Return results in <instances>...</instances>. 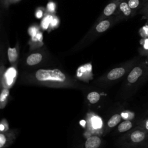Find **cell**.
Here are the masks:
<instances>
[{"label":"cell","instance_id":"obj_7","mask_svg":"<svg viewBox=\"0 0 148 148\" xmlns=\"http://www.w3.org/2000/svg\"><path fill=\"white\" fill-rule=\"evenodd\" d=\"M42 60V55L40 53H33L27 58V63L29 65H34L39 63Z\"/></svg>","mask_w":148,"mask_h":148},{"label":"cell","instance_id":"obj_6","mask_svg":"<svg viewBox=\"0 0 148 148\" xmlns=\"http://www.w3.org/2000/svg\"><path fill=\"white\" fill-rule=\"evenodd\" d=\"M120 2L114 0L113 2L109 3L104 8L103 14L105 16H111L112 14H113L114 13V12L116 11V10L117 9V6H119Z\"/></svg>","mask_w":148,"mask_h":148},{"label":"cell","instance_id":"obj_17","mask_svg":"<svg viewBox=\"0 0 148 148\" xmlns=\"http://www.w3.org/2000/svg\"><path fill=\"white\" fill-rule=\"evenodd\" d=\"M16 75V71L13 68H11L9 69L6 73V78L9 84H11L13 77L15 76Z\"/></svg>","mask_w":148,"mask_h":148},{"label":"cell","instance_id":"obj_33","mask_svg":"<svg viewBox=\"0 0 148 148\" xmlns=\"http://www.w3.org/2000/svg\"><path fill=\"white\" fill-rule=\"evenodd\" d=\"M115 1H119V2H121V1H124L125 0H115Z\"/></svg>","mask_w":148,"mask_h":148},{"label":"cell","instance_id":"obj_12","mask_svg":"<svg viewBox=\"0 0 148 148\" xmlns=\"http://www.w3.org/2000/svg\"><path fill=\"white\" fill-rule=\"evenodd\" d=\"M121 118L122 117L121 116V114H114L109 120L108 122V125L109 127H114L120 123Z\"/></svg>","mask_w":148,"mask_h":148},{"label":"cell","instance_id":"obj_3","mask_svg":"<svg viewBox=\"0 0 148 148\" xmlns=\"http://www.w3.org/2000/svg\"><path fill=\"white\" fill-rule=\"evenodd\" d=\"M127 72L125 67H117L111 70L108 74L107 77L109 80H116L123 77Z\"/></svg>","mask_w":148,"mask_h":148},{"label":"cell","instance_id":"obj_26","mask_svg":"<svg viewBox=\"0 0 148 148\" xmlns=\"http://www.w3.org/2000/svg\"><path fill=\"white\" fill-rule=\"evenodd\" d=\"M6 143V138L2 134H0V147H2Z\"/></svg>","mask_w":148,"mask_h":148},{"label":"cell","instance_id":"obj_25","mask_svg":"<svg viewBox=\"0 0 148 148\" xmlns=\"http://www.w3.org/2000/svg\"><path fill=\"white\" fill-rule=\"evenodd\" d=\"M58 18L57 17H54L53 20H52V21H51V22L50 23V27L51 28H54V27H56L58 25Z\"/></svg>","mask_w":148,"mask_h":148},{"label":"cell","instance_id":"obj_8","mask_svg":"<svg viewBox=\"0 0 148 148\" xmlns=\"http://www.w3.org/2000/svg\"><path fill=\"white\" fill-rule=\"evenodd\" d=\"M127 3L130 8L135 13L137 10L141 9L143 6L142 0H128Z\"/></svg>","mask_w":148,"mask_h":148},{"label":"cell","instance_id":"obj_15","mask_svg":"<svg viewBox=\"0 0 148 148\" xmlns=\"http://www.w3.org/2000/svg\"><path fill=\"white\" fill-rule=\"evenodd\" d=\"M100 98V95L95 91L90 92L87 95V99L91 103H97Z\"/></svg>","mask_w":148,"mask_h":148},{"label":"cell","instance_id":"obj_10","mask_svg":"<svg viewBox=\"0 0 148 148\" xmlns=\"http://www.w3.org/2000/svg\"><path fill=\"white\" fill-rule=\"evenodd\" d=\"M140 44L141 46L139 49V53L141 56L146 57L148 54V38H142Z\"/></svg>","mask_w":148,"mask_h":148},{"label":"cell","instance_id":"obj_1","mask_svg":"<svg viewBox=\"0 0 148 148\" xmlns=\"http://www.w3.org/2000/svg\"><path fill=\"white\" fill-rule=\"evenodd\" d=\"M148 80V64L145 60L139 61L130 70L127 77L128 85L136 91Z\"/></svg>","mask_w":148,"mask_h":148},{"label":"cell","instance_id":"obj_4","mask_svg":"<svg viewBox=\"0 0 148 148\" xmlns=\"http://www.w3.org/2000/svg\"><path fill=\"white\" fill-rule=\"evenodd\" d=\"M119 9L123 13V16L126 17L132 16L134 14V11L130 8L127 1H121L119 3Z\"/></svg>","mask_w":148,"mask_h":148},{"label":"cell","instance_id":"obj_31","mask_svg":"<svg viewBox=\"0 0 148 148\" xmlns=\"http://www.w3.org/2000/svg\"><path fill=\"white\" fill-rule=\"evenodd\" d=\"M142 1H143V5H144L147 2H148V0H142Z\"/></svg>","mask_w":148,"mask_h":148},{"label":"cell","instance_id":"obj_16","mask_svg":"<svg viewBox=\"0 0 148 148\" xmlns=\"http://www.w3.org/2000/svg\"><path fill=\"white\" fill-rule=\"evenodd\" d=\"M121 116L125 120H132L135 117V113L130 110H125L121 112Z\"/></svg>","mask_w":148,"mask_h":148},{"label":"cell","instance_id":"obj_18","mask_svg":"<svg viewBox=\"0 0 148 148\" xmlns=\"http://www.w3.org/2000/svg\"><path fill=\"white\" fill-rule=\"evenodd\" d=\"M138 126L143 128L148 133V117L143 118L139 120L137 123Z\"/></svg>","mask_w":148,"mask_h":148},{"label":"cell","instance_id":"obj_9","mask_svg":"<svg viewBox=\"0 0 148 148\" xmlns=\"http://www.w3.org/2000/svg\"><path fill=\"white\" fill-rule=\"evenodd\" d=\"M133 127V123L131 120H125L121 123L118 126V131L120 132H124L129 131Z\"/></svg>","mask_w":148,"mask_h":148},{"label":"cell","instance_id":"obj_11","mask_svg":"<svg viewBox=\"0 0 148 148\" xmlns=\"http://www.w3.org/2000/svg\"><path fill=\"white\" fill-rule=\"evenodd\" d=\"M111 22L108 20H105L99 23L95 27L96 31L98 32H103L106 31L110 26Z\"/></svg>","mask_w":148,"mask_h":148},{"label":"cell","instance_id":"obj_28","mask_svg":"<svg viewBox=\"0 0 148 148\" xmlns=\"http://www.w3.org/2000/svg\"><path fill=\"white\" fill-rule=\"evenodd\" d=\"M0 130L1 131H3V130H5V126L2 123H1L0 125Z\"/></svg>","mask_w":148,"mask_h":148},{"label":"cell","instance_id":"obj_20","mask_svg":"<svg viewBox=\"0 0 148 148\" xmlns=\"http://www.w3.org/2000/svg\"><path fill=\"white\" fill-rule=\"evenodd\" d=\"M92 125L94 128H99L102 125V121L101 119L99 118L98 117H94L92 119Z\"/></svg>","mask_w":148,"mask_h":148},{"label":"cell","instance_id":"obj_21","mask_svg":"<svg viewBox=\"0 0 148 148\" xmlns=\"http://www.w3.org/2000/svg\"><path fill=\"white\" fill-rule=\"evenodd\" d=\"M140 13L143 15V18L148 20V2H147L140 9Z\"/></svg>","mask_w":148,"mask_h":148},{"label":"cell","instance_id":"obj_19","mask_svg":"<svg viewBox=\"0 0 148 148\" xmlns=\"http://www.w3.org/2000/svg\"><path fill=\"white\" fill-rule=\"evenodd\" d=\"M139 34L142 38H146L148 36V24L143 26L139 30Z\"/></svg>","mask_w":148,"mask_h":148},{"label":"cell","instance_id":"obj_32","mask_svg":"<svg viewBox=\"0 0 148 148\" xmlns=\"http://www.w3.org/2000/svg\"><path fill=\"white\" fill-rule=\"evenodd\" d=\"M9 1H11V2H13L18 1H19V0H9Z\"/></svg>","mask_w":148,"mask_h":148},{"label":"cell","instance_id":"obj_29","mask_svg":"<svg viewBox=\"0 0 148 148\" xmlns=\"http://www.w3.org/2000/svg\"><path fill=\"white\" fill-rule=\"evenodd\" d=\"M80 124H81L82 126H84V124H85V121H84V120H81V121H80Z\"/></svg>","mask_w":148,"mask_h":148},{"label":"cell","instance_id":"obj_13","mask_svg":"<svg viewBox=\"0 0 148 148\" xmlns=\"http://www.w3.org/2000/svg\"><path fill=\"white\" fill-rule=\"evenodd\" d=\"M8 59L10 62H15L18 57V53L16 49L14 47H9L8 50Z\"/></svg>","mask_w":148,"mask_h":148},{"label":"cell","instance_id":"obj_27","mask_svg":"<svg viewBox=\"0 0 148 148\" xmlns=\"http://www.w3.org/2000/svg\"><path fill=\"white\" fill-rule=\"evenodd\" d=\"M35 16L37 18H40L42 17L43 16V11L41 9H38L35 13Z\"/></svg>","mask_w":148,"mask_h":148},{"label":"cell","instance_id":"obj_14","mask_svg":"<svg viewBox=\"0 0 148 148\" xmlns=\"http://www.w3.org/2000/svg\"><path fill=\"white\" fill-rule=\"evenodd\" d=\"M53 16L51 14H47L42 20V22H41V26L42 28L43 29H46L48 28L49 25L50 24V23L51 22L53 18Z\"/></svg>","mask_w":148,"mask_h":148},{"label":"cell","instance_id":"obj_35","mask_svg":"<svg viewBox=\"0 0 148 148\" xmlns=\"http://www.w3.org/2000/svg\"><path fill=\"white\" fill-rule=\"evenodd\" d=\"M146 113L147 114H148V108H147V109L146 110Z\"/></svg>","mask_w":148,"mask_h":148},{"label":"cell","instance_id":"obj_2","mask_svg":"<svg viewBox=\"0 0 148 148\" xmlns=\"http://www.w3.org/2000/svg\"><path fill=\"white\" fill-rule=\"evenodd\" d=\"M36 78L39 81L52 80L62 82L66 79L65 75L59 69H39L35 73Z\"/></svg>","mask_w":148,"mask_h":148},{"label":"cell","instance_id":"obj_34","mask_svg":"<svg viewBox=\"0 0 148 148\" xmlns=\"http://www.w3.org/2000/svg\"><path fill=\"white\" fill-rule=\"evenodd\" d=\"M143 148H148V145H147V146H145V147H143Z\"/></svg>","mask_w":148,"mask_h":148},{"label":"cell","instance_id":"obj_30","mask_svg":"<svg viewBox=\"0 0 148 148\" xmlns=\"http://www.w3.org/2000/svg\"><path fill=\"white\" fill-rule=\"evenodd\" d=\"M145 60L146 62L148 64V54H147V55L146 56V59H145Z\"/></svg>","mask_w":148,"mask_h":148},{"label":"cell","instance_id":"obj_24","mask_svg":"<svg viewBox=\"0 0 148 148\" xmlns=\"http://www.w3.org/2000/svg\"><path fill=\"white\" fill-rule=\"evenodd\" d=\"M38 33V30L36 27H32L29 29V34H30L32 38L35 36Z\"/></svg>","mask_w":148,"mask_h":148},{"label":"cell","instance_id":"obj_36","mask_svg":"<svg viewBox=\"0 0 148 148\" xmlns=\"http://www.w3.org/2000/svg\"><path fill=\"white\" fill-rule=\"evenodd\" d=\"M147 38H148V36H147Z\"/></svg>","mask_w":148,"mask_h":148},{"label":"cell","instance_id":"obj_23","mask_svg":"<svg viewBox=\"0 0 148 148\" xmlns=\"http://www.w3.org/2000/svg\"><path fill=\"white\" fill-rule=\"evenodd\" d=\"M47 9L50 12H54L56 9V5L54 2L50 1L47 5Z\"/></svg>","mask_w":148,"mask_h":148},{"label":"cell","instance_id":"obj_22","mask_svg":"<svg viewBox=\"0 0 148 148\" xmlns=\"http://www.w3.org/2000/svg\"><path fill=\"white\" fill-rule=\"evenodd\" d=\"M9 91L8 89L5 88L2 90V91L1 92V96H0V101L1 103L6 100V97L9 95Z\"/></svg>","mask_w":148,"mask_h":148},{"label":"cell","instance_id":"obj_5","mask_svg":"<svg viewBox=\"0 0 148 148\" xmlns=\"http://www.w3.org/2000/svg\"><path fill=\"white\" fill-rule=\"evenodd\" d=\"M101 143L100 138L97 136L89 137L85 143L86 148H98Z\"/></svg>","mask_w":148,"mask_h":148}]
</instances>
